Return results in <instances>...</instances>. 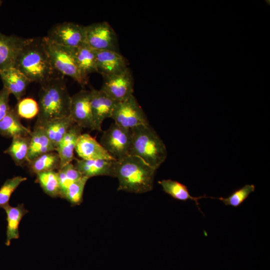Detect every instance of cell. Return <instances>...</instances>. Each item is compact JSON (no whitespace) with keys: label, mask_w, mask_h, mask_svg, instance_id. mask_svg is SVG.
<instances>
[{"label":"cell","mask_w":270,"mask_h":270,"mask_svg":"<svg viewBox=\"0 0 270 270\" xmlns=\"http://www.w3.org/2000/svg\"><path fill=\"white\" fill-rule=\"evenodd\" d=\"M82 128L74 124L67 132L56 148L60 159V168L72 162L74 158V150Z\"/></svg>","instance_id":"ac0fdd59"},{"label":"cell","mask_w":270,"mask_h":270,"mask_svg":"<svg viewBox=\"0 0 270 270\" xmlns=\"http://www.w3.org/2000/svg\"><path fill=\"white\" fill-rule=\"evenodd\" d=\"M32 82L40 84L54 77L52 64L42 38H32L19 54L15 66Z\"/></svg>","instance_id":"3957f363"},{"label":"cell","mask_w":270,"mask_h":270,"mask_svg":"<svg viewBox=\"0 0 270 270\" xmlns=\"http://www.w3.org/2000/svg\"><path fill=\"white\" fill-rule=\"evenodd\" d=\"M32 40L0 32V71L14 67L19 54Z\"/></svg>","instance_id":"7c38bea8"},{"label":"cell","mask_w":270,"mask_h":270,"mask_svg":"<svg viewBox=\"0 0 270 270\" xmlns=\"http://www.w3.org/2000/svg\"><path fill=\"white\" fill-rule=\"evenodd\" d=\"M96 60L98 72L103 77L119 73L128 68L127 60L118 52L96 50Z\"/></svg>","instance_id":"5bb4252c"},{"label":"cell","mask_w":270,"mask_h":270,"mask_svg":"<svg viewBox=\"0 0 270 270\" xmlns=\"http://www.w3.org/2000/svg\"><path fill=\"white\" fill-rule=\"evenodd\" d=\"M75 151L81 159L115 160L100 142L88 134L80 136Z\"/></svg>","instance_id":"9a60e30c"},{"label":"cell","mask_w":270,"mask_h":270,"mask_svg":"<svg viewBox=\"0 0 270 270\" xmlns=\"http://www.w3.org/2000/svg\"><path fill=\"white\" fill-rule=\"evenodd\" d=\"M132 142L129 155L137 156L157 170L167 158L165 144L150 124L130 129Z\"/></svg>","instance_id":"277c9868"},{"label":"cell","mask_w":270,"mask_h":270,"mask_svg":"<svg viewBox=\"0 0 270 270\" xmlns=\"http://www.w3.org/2000/svg\"><path fill=\"white\" fill-rule=\"evenodd\" d=\"M38 93V113L34 126L70 116V96L64 78L53 77L40 84Z\"/></svg>","instance_id":"6da1fadb"},{"label":"cell","mask_w":270,"mask_h":270,"mask_svg":"<svg viewBox=\"0 0 270 270\" xmlns=\"http://www.w3.org/2000/svg\"><path fill=\"white\" fill-rule=\"evenodd\" d=\"M15 109L20 118L32 119L38 113V102L30 98H22L18 101Z\"/></svg>","instance_id":"1f68e13d"},{"label":"cell","mask_w":270,"mask_h":270,"mask_svg":"<svg viewBox=\"0 0 270 270\" xmlns=\"http://www.w3.org/2000/svg\"><path fill=\"white\" fill-rule=\"evenodd\" d=\"M156 169L140 158L128 155L114 162L118 190L136 194L144 193L153 188Z\"/></svg>","instance_id":"7a4b0ae2"},{"label":"cell","mask_w":270,"mask_h":270,"mask_svg":"<svg viewBox=\"0 0 270 270\" xmlns=\"http://www.w3.org/2000/svg\"><path fill=\"white\" fill-rule=\"evenodd\" d=\"M90 92L93 121L96 130L101 132L102 122L106 119L111 118L118 102L112 99L100 89H92Z\"/></svg>","instance_id":"4fadbf2b"},{"label":"cell","mask_w":270,"mask_h":270,"mask_svg":"<svg viewBox=\"0 0 270 270\" xmlns=\"http://www.w3.org/2000/svg\"><path fill=\"white\" fill-rule=\"evenodd\" d=\"M4 209L6 214L7 221L5 244L9 246L12 240L19 238L18 228L20 222L28 211L25 208L23 204H18L16 206L8 204Z\"/></svg>","instance_id":"44dd1931"},{"label":"cell","mask_w":270,"mask_h":270,"mask_svg":"<svg viewBox=\"0 0 270 270\" xmlns=\"http://www.w3.org/2000/svg\"><path fill=\"white\" fill-rule=\"evenodd\" d=\"M27 178L16 176L6 180L0 188V208H4L9 204V200L12 193L20 184L26 180Z\"/></svg>","instance_id":"4dcf8cb0"},{"label":"cell","mask_w":270,"mask_h":270,"mask_svg":"<svg viewBox=\"0 0 270 270\" xmlns=\"http://www.w3.org/2000/svg\"><path fill=\"white\" fill-rule=\"evenodd\" d=\"M254 190L255 186L254 184H247L234 190L226 198H215V199L221 200L226 206L238 208L246 200L250 194Z\"/></svg>","instance_id":"f1b7e54d"},{"label":"cell","mask_w":270,"mask_h":270,"mask_svg":"<svg viewBox=\"0 0 270 270\" xmlns=\"http://www.w3.org/2000/svg\"><path fill=\"white\" fill-rule=\"evenodd\" d=\"M75 123L70 116L50 120L42 126L46 134L56 148L70 127Z\"/></svg>","instance_id":"cb8c5ba5"},{"label":"cell","mask_w":270,"mask_h":270,"mask_svg":"<svg viewBox=\"0 0 270 270\" xmlns=\"http://www.w3.org/2000/svg\"><path fill=\"white\" fill-rule=\"evenodd\" d=\"M90 90H82L71 96L70 116L74 122L82 128L96 130L93 121Z\"/></svg>","instance_id":"8fae6325"},{"label":"cell","mask_w":270,"mask_h":270,"mask_svg":"<svg viewBox=\"0 0 270 270\" xmlns=\"http://www.w3.org/2000/svg\"><path fill=\"white\" fill-rule=\"evenodd\" d=\"M88 178L82 176L72 184L66 189L62 198L67 200L72 206L80 205L83 200L84 190Z\"/></svg>","instance_id":"f546056e"},{"label":"cell","mask_w":270,"mask_h":270,"mask_svg":"<svg viewBox=\"0 0 270 270\" xmlns=\"http://www.w3.org/2000/svg\"><path fill=\"white\" fill-rule=\"evenodd\" d=\"M103 78L100 90L116 102L124 101L133 95L134 78L130 68Z\"/></svg>","instance_id":"30bf717a"},{"label":"cell","mask_w":270,"mask_h":270,"mask_svg":"<svg viewBox=\"0 0 270 270\" xmlns=\"http://www.w3.org/2000/svg\"><path fill=\"white\" fill-rule=\"evenodd\" d=\"M29 170L32 174L58 170L60 168V159L58 154L52 152L36 157L28 164Z\"/></svg>","instance_id":"484cf974"},{"label":"cell","mask_w":270,"mask_h":270,"mask_svg":"<svg viewBox=\"0 0 270 270\" xmlns=\"http://www.w3.org/2000/svg\"><path fill=\"white\" fill-rule=\"evenodd\" d=\"M42 40L54 70L63 76L72 78L82 87L86 85L88 77L80 70L72 48L56 44L46 36L42 38Z\"/></svg>","instance_id":"5b68a950"},{"label":"cell","mask_w":270,"mask_h":270,"mask_svg":"<svg viewBox=\"0 0 270 270\" xmlns=\"http://www.w3.org/2000/svg\"><path fill=\"white\" fill-rule=\"evenodd\" d=\"M158 183L162 186V190L166 193L175 200L184 202H186L188 200L194 201L198 208L202 213V212L198 206L200 204L198 200L202 198H214L213 197L207 196L206 194L198 197L192 196L190 194L188 187L176 180L170 179L162 180L158 181Z\"/></svg>","instance_id":"603a6c76"},{"label":"cell","mask_w":270,"mask_h":270,"mask_svg":"<svg viewBox=\"0 0 270 270\" xmlns=\"http://www.w3.org/2000/svg\"><path fill=\"white\" fill-rule=\"evenodd\" d=\"M10 94L4 87L0 90V121L6 116L10 108L9 104Z\"/></svg>","instance_id":"d6a6232c"},{"label":"cell","mask_w":270,"mask_h":270,"mask_svg":"<svg viewBox=\"0 0 270 270\" xmlns=\"http://www.w3.org/2000/svg\"><path fill=\"white\" fill-rule=\"evenodd\" d=\"M0 77L4 88L12 94L18 101L25 94L26 88L32 82L16 67L0 71Z\"/></svg>","instance_id":"2e32d148"},{"label":"cell","mask_w":270,"mask_h":270,"mask_svg":"<svg viewBox=\"0 0 270 270\" xmlns=\"http://www.w3.org/2000/svg\"><path fill=\"white\" fill-rule=\"evenodd\" d=\"M57 172L60 185V197L62 198L68 188L83 176L72 162L60 168Z\"/></svg>","instance_id":"83f0119b"},{"label":"cell","mask_w":270,"mask_h":270,"mask_svg":"<svg viewBox=\"0 0 270 270\" xmlns=\"http://www.w3.org/2000/svg\"><path fill=\"white\" fill-rule=\"evenodd\" d=\"M46 37L59 45L78 48L86 44V26L72 22L58 24L49 30Z\"/></svg>","instance_id":"9c48e42d"},{"label":"cell","mask_w":270,"mask_h":270,"mask_svg":"<svg viewBox=\"0 0 270 270\" xmlns=\"http://www.w3.org/2000/svg\"><path fill=\"white\" fill-rule=\"evenodd\" d=\"M111 118L118 126L130 130L149 124L144 111L134 95L118 102Z\"/></svg>","instance_id":"52a82bcc"},{"label":"cell","mask_w":270,"mask_h":270,"mask_svg":"<svg viewBox=\"0 0 270 270\" xmlns=\"http://www.w3.org/2000/svg\"><path fill=\"white\" fill-rule=\"evenodd\" d=\"M30 140V136L14 137L10 146L4 151V153L8 154L18 166H22L26 163L28 164Z\"/></svg>","instance_id":"d4e9b609"},{"label":"cell","mask_w":270,"mask_h":270,"mask_svg":"<svg viewBox=\"0 0 270 270\" xmlns=\"http://www.w3.org/2000/svg\"><path fill=\"white\" fill-rule=\"evenodd\" d=\"M76 62L81 72L86 76L98 72L96 50L85 44L78 48H72Z\"/></svg>","instance_id":"7402d4cb"},{"label":"cell","mask_w":270,"mask_h":270,"mask_svg":"<svg viewBox=\"0 0 270 270\" xmlns=\"http://www.w3.org/2000/svg\"><path fill=\"white\" fill-rule=\"evenodd\" d=\"M76 160L75 168L83 176L88 179L98 176L115 177V160L84 159H76Z\"/></svg>","instance_id":"e0dca14e"},{"label":"cell","mask_w":270,"mask_h":270,"mask_svg":"<svg viewBox=\"0 0 270 270\" xmlns=\"http://www.w3.org/2000/svg\"><path fill=\"white\" fill-rule=\"evenodd\" d=\"M36 175V182L46 194L52 198L60 197V185L56 171L42 172Z\"/></svg>","instance_id":"4316f807"},{"label":"cell","mask_w":270,"mask_h":270,"mask_svg":"<svg viewBox=\"0 0 270 270\" xmlns=\"http://www.w3.org/2000/svg\"><path fill=\"white\" fill-rule=\"evenodd\" d=\"M15 108H11L0 121V134L7 138L30 136L32 130L24 126Z\"/></svg>","instance_id":"ffe728a7"},{"label":"cell","mask_w":270,"mask_h":270,"mask_svg":"<svg viewBox=\"0 0 270 270\" xmlns=\"http://www.w3.org/2000/svg\"><path fill=\"white\" fill-rule=\"evenodd\" d=\"M131 142L130 130L116 123L103 132L100 141L102 146L115 160L129 155Z\"/></svg>","instance_id":"8992f818"},{"label":"cell","mask_w":270,"mask_h":270,"mask_svg":"<svg viewBox=\"0 0 270 270\" xmlns=\"http://www.w3.org/2000/svg\"><path fill=\"white\" fill-rule=\"evenodd\" d=\"M30 136L28 164L41 154L56 151V148L50 140L42 128L34 126Z\"/></svg>","instance_id":"d6986e66"},{"label":"cell","mask_w":270,"mask_h":270,"mask_svg":"<svg viewBox=\"0 0 270 270\" xmlns=\"http://www.w3.org/2000/svg\"><path fill=\"white\" fill-rule=\"evenodd\" d=\"M86 44L96 50L119 52L117 35L106 22L94 23L86 26Z\"/></svg>","instance_id":"ba28073f"},{"label":"cell","mask_w":270,"mask_h":270,"mask_svg":"<svg viewBox=\"0 0 270 270\" xmlns=\"http://www.w3.org/2000/svg\"><path fill=\"white\" fill-rule=\"evenodd\" d=\"M2 3V1L0 0V6H1Z\"/></svg>","instance_id":"836d02e7"}]
</instances>
